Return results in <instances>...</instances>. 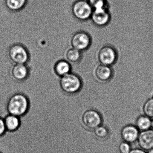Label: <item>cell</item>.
<instances>
[{
	"mask_svg": "<svg viewBox=\"0 0 153 153\" xmlns=\"http://www.w3.org/2000/svg\"><path fill=\"white\" fill-rule=\"evenodd\" d=\"M71 47L79 51L87 50L91 44V38L88 33L83 31L77 32L71 39Z\"/></svg>",
	"mask_w": 153,
	"mask_h": 153,
	"instance_id": "52a82bcc",
	"label": "cell"
},
{
	"mask_svg": "<svg viewBox=\"0 0 153 153\" xmlns=\"http://www.w3.org/2000/svg\"><path fill=\"white\" fill-rule=\"evenodd\" d=\"M144 115L153 119V97L148 99L143 105L142 108Z\"/></svg>",
	"mask_w": 153,
	"mask_h": 153,
	"instance_id": "ac0fdd59",
	"label": "cell"
},
{
	"mask_svg": "<svg viewBox=\"0 0 153 153\" xmlns=\"http://www.w3.org/2000/svg\"><path fill=\"white\" fill-rule=\"evenodd\" d=\"M93 11V8L88 0H77L72 5L73 16L80 21H86L90 19Z\"/></svg>",
	"mask_w": 153,
	"mask_h": 153,
	"instance_id": "3957f363",
	"label": "cell"
},
{
	"mask_svg": "<svg viewBox=\"0 0 153 153\" xmlns=\"http://www.w3.org/2000/svg\"><path fill=\"white\" fill-rule=\"evenodd\" d=\"M117 57L116 50L110 45L103 46L97 53V58L100 64L110 67L115 63Z\"/></svg>",
	"mask_w": 153,
	"mask_h": 153,
	"instance_id": "8992f818",
	"label": "cell"
},
{
	"mask_svg": "<svg viewBox=\"0 0 153 153\" xmlns=\"http://www.w3.org/2000/svg\"><path fill=\"white\" fill-rule=\"evenodd\" d=\"M10 59L14 64H25L28 62L29 54L26 48L21 44L13 45L9 49Z\"/></svg>",
	"mask_w": 153,
	"mask_h": 153,
	"instance_id": "277c9868",
	"label": "cell"
},
{
	"mask_svg": "<svg viewBox=\"0 0 153 153\" xmlns=\"http://www.w3.org/2000/svg\"><path fill=\"white\" fill-rule=\"evenodd\" d=\"M0 153H1V152H0Z\"/></svg>",
	"mask_w": 153,
	"mask_h": 153,
	"instance_id": "4316f807",
	"label": "cell"
},
{
	"mask_svg": "<svg viewBox=\"0 0 153 153\" xmlns=\"http://www.w3.org/2000/svg\"><path fill=\"white\" fill-rule=\"evenodd\" d=\"M140 149L148 151L153 148V129H149L140 132L137 140Z\"/></svg>",
	"mask_w": 153,
	"mask_h": 153,
	"instance_id": "9c48e42d",
	"label": "cell"
},
{
	"mask_svg": "<svg viewBox=\"0 0 153 153\" xmlns=\"http://www.w3.org/2000/svg\"><path fill=\"white\" fill-rule=\"evenodd\" d=\"M54 70L56 75L62 77L70 73L71 65V63L66 60H61L55 63Z\"/></svg>",
	"mask_w": 153,
	"mask_h": 153,
	"instance_id": "4fadbf2b",
	"label": "cell"
},
{
	"mask_svg": "<svg viewBox=\"0 0 153 153\" xmlns=\"http://www.w3.org/2000/svg\"><path fill=\"white\" fill-rule=\"evenodd\" d=\"M140 131L136 126L128 125L124 126L121 131V136L123 141L131 144L137 140Z\"/></svg>",
	"mask_w": 153,
	"mask_h": 153,
	"instance_id": "8fae6325",
	"label": "cell"
},
{
	"mask_svg": "<svg viewBox=\"0 0 153 153\" xmlns=\"http://www.w3.org/2000/svg\"><path fill=\"white\" fill-rule=\"evenodd\" d=\"M94 75L98 81L105 82L109 81L113 76V71L110 66L100 64L96 68Z\"/></svg>",
	"mask_w": 153,
	"mask_h": 153,
	"instance_id": "7c38bea8",
	"label": "cell"
},
{
	"mask_svg": "<svg viewBox=\"0 0 153 153\" xmlns=\"http://www.w3.org/2000/svg\"><path fill=\"white\" fill-rule=\"evenodd\" d=\"M90 19L95 25L101 27L109 24L111 15L107 8L94 10Z\"/></svg>",
	"mask_w": 153,
	"mask_h": 153,
	"instance_id": "ba28073f",
	"label": "cell"
},
{
	"mask_svg": "<svg viewBox=\"0 0 153 153\" xmlns=\"http://www.w3.org/2000/svg\"><path fill=\"white\" fill-rule=\"evenodd\" d=\"M81 52L72 47L69 48L65 52V60L70 63L79 62L81 59Z\"/></svg>",
	"mask_w": 153,
	"mask_h": 153,
	"instance_id": "9a60e30c",
	"label": "cell"
},
{
	"mask_svg": "<svg viewBox=\"0 0 153 153\" xmlns=\"http://www.w3.org/2000/svg\"><path fill=\"white\" fill-rule=\"evenodd\" d=\"M147 153H153V148L151 149L150 150H148Z\"/></svg>",
	"mask_w": 153,
	"mask_h": 153,
	"instance_id": "cb8c5ba5",
	"label": "cell"
},
{
	"mask_svg": "<svg viewBox=\"0 0 153 153\" xmlns=\"http://www.w3.org/2000/svg\"><path fill=\"white\" fill-rule=\"evenodd\" d=\"M152 119L146 115H141L137 119L136 126L140 131L151 128Z\"/></svg>",
	"mask_w": 153,
	"mask_h": 153,
	"instance_id": "e0dca14e",
	"label": "cell"
},
{
	"mask_svg": "<svg viewBox=\"0 0 153 153\" xmlns=\"http://www.w3.org/2000/svg\"><path fill=\"white\" fill-rule=\"evenodd\" d=\"M60 86L62 91L66 94H73L81 89L82 82L79 76L70 72L61 77Z\"/></svg>",
	"mask_w": 153,
	"mask_h": 153,
	"instance_id": "7a4b0ae2",
	"label": "cell"
},
{
	"mask_svg": "<svg viewBox=\"0 0 153 153\" xmlns=\"http://www.w3.org/2000/svg\"><path fill=\"white\" fill-rule=\"evenodd\" d=\"M129 143L123 141L119 146V150L120 153H129L131 150Z\"/></svg>",
	"mask_w": 153,
	"mask_h": 153,
	"instance_id": "44dd1931",
	"label": "cell"
},
{
	"mask_svg": "<svg viewBox=\"0 0 153 153\" xmlns=\"http://www.w3.org/2000/svg\"><path fill=\"white\" fill-rule=\"evenodd\" d=\"M151 128L153 129V119L152 120V124H151Z\"/></svg>",
	"mask_w": 153,
	"mask_h": 153,
	"instance_id": "d4e9b609",
	"label": "cell"
},
{
	"mask_svg": "<svg viewBox=\"0 0 153 153\" xmlns=\"http://www.w3.org/2000/svg\"><path fill=\"white\" fill-rule=\"evenodd\" d=\"M6 130L4 120L0 118V137L4 135Z\"/></svg>",
	"mask_w": 153,
	"mask_h": 153,
	"instance_id": "7402d4cb",
	"label": "cell"
},
{
	"mask_svg": "<svg viewBox=\"0 0 153 153\" xmlns=\"http://www.w3.org/2000/svg\"><path fill=\"white\" fill-rule=\"evenodd\" d=\"M27 0H5V6L9 10L17 11L23 9L27 3Z\"/></svg>",
	"mask_w": 153,
	"mask_h": 153,
	"instance_id": "2e32d148",
	"label": "cell"
},
{
	"mask_svg": "<svg viewBox=\"0 0 153 153\" xmlns=\"http://www.w3.org/2000/svg\"><path fill=\"white\" fill-rule=\"evenodd\" d=\"M81 120L84 126L91 130H94L102 125V119L100 114L93 109L85 111L82 114Z\"/></svg>",
	"mask_w": 153,
	"mask_h": 153,
	"instance_id": "5b68a950",
	"label": "cell"
},
{
	"mask_svg": "<svg viewBox=\"0 0 153 153\" xmlns=\"http://www.w3.org/2000/svg\"><path fill=\"white\" fill-rule=\"evenodd\" d=\"M6 130L9 131H16L20 125L19 117L9 114L4 120Z\"/></svg>",
	"mask_w": 153,
	"mask_h": 153,
	"instance_id": "5bb4252c",
	"label": "cell"
},
{
	"mask_svg": "<svg viewBox=\"0 0 153 153\" xmlns=\"http://www.w3.org/2000/svg\"><path fill=\"white\" fill-rule=\"evenodd\" d=\"M152 97H153V96H152Z\"/></svg>",
	"mask_w": 153,
	"mask_h": 153,
	"instance_id": "484cf974",
	"label": "cell"
},
{
	"mask_svg": "<svg viewBox=\"0 0 153 153\" xmlns=\"http://www.w3.org/2000/svg\"><path fill=\"white\" fill-rule=\"evenodd\" d=\"M94 131L96 137L99 139H105L109 136V132L108 129L102 125L97 127Z\"/></svg>",
	"mask_w": 153,
	"mask_h": 153,
	"instance_id": "d6986e66",
	"label": "cell"
},
{
	"mask_svg": "<svg viewBox=\"0 0 153 153\" xmlns=\"http://www.w3.org/2000/svg\"><path fill=\"white\" fill-rule=\"evenodd\" d=\"M129 153H146V151L143 150L141 149H131L130 152Z\"/></svg>",
	"mask_w": 153,
	"mask_h": 153,
	"instance_id": "603a6c76",
	"label": "cell"
},
{
	"mask_svg": "<svg viewBox=\"0 0 153 153\" xmlns=\"http://www.w3.org/2000/svg\"><path fill=\"white\" fill-rule=\"evenodd\" d=\"M29 102L25 95L15 94L9 99L7 109L9 114L20 117L25 115L28 110Z\"/></svg>",
	"mask_w": 153,
	"mask_h": 153,
	"instance_id": "6da1fadb",
	"label": "cell"
},
{
	"mask_svg": "<svg viewBox=\"0 0 153 153\" xmlns=\"http://www.w3.org/2000/svg\"><path fill=\"white\" fill-rule=\"evenodd\" d=\"M29 70L25 64H14L10 70V75L15 81L22 82L28 77Z\"/></svg>",
	"mask_w": 153,
	"mask_h": 153,
	"instance_id": "30bf717a",
	"label": "cell"
},
{
	"mask_svg": "<svg viewBox=\"0 0 153 153\" xmlns=\"http://www.w3.org/2000/svg\"><path fill=\"white\" fill-rule=\"evenodd\" d=\"M88 3L94 10L107 8L106 0H88Z\"/></svg>",
	"mask_w": 153,
	"mask_h": 153,
	"instance_id": "ffe728a7",
	"label": "cell"
}]
</instances>
